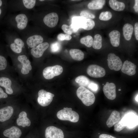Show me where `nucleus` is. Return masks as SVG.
<instances>
[{
    "label": "nucleus",
    "instance_id": "obj_1",
    "mask_svg": "<svg viewBox=\"0 0 138 138\" xmlns=\"http://www.w3.org/2000/svg\"><path fill=\"white\" fill-rule=\"evenodd\" d=\"M30 11H22L14 14H8L6 15L2 23L5 24L9 29H14L20 35L29 26L28 24L32 14Z\"/></svg>",
    "mask_w": 138,
    "mask_h": 138
},
{
    "label": "nucleus",
    "instance_id": "obj_2",
    "mask_svg": "<svg viewBox=\"0 0 138 138\" xmlns=\"http://www.w3.org/2000/svg\"><path fill=\"white\" fill-rule=\"evenodd\" d=\"M21 38L28 48L35 47L43 42L44 38L42 36L36 33L33 27L29 26L20 35Z\"/></svg>",
    "mask_w": 138,
    "mask_h": 138
},
{
    "label": "nucleus",
    "instance_id": "obj_3",
    "mask_svg": "<svg viewBox=\"0 0 138 138\" xmlns=\"http://www.w3.org/2000/svg\"><path fill=\"white\" fill-rule=\"evenodd\" d=\"M5 40L10 50L16 53H21L25 45L17 33L15 31H8L5 32Z\"/></svg>",
    "mask_w": 138,
    "mask_h": 138
},
{
    "label": "nucleus",
    "instance_id": "obj_4",
    "mask_svg": "<svg viewBox=\"0 0 138 138\" xmlns=\"http://www.w3.org/2000/svg\"><path fill=\"white\" fill-rule=\"evenodd\" d=\"M36 0H10L8 1L7 11L14 12L32 10L36 5Z\"/></svg>",
    "mask_w": 138,
    "mask_h": 138
},
{
    "label": "nucleus",
    "instance_id": "obj_5",
    "mask_svg": "<svg viewBox=\"0 0 138 138\" xmlns=\"http://www.w3.org/2000/svg\"><path fill=\"white\" fill-rule=\"evenodd\" d=\"M76 94L83 103L87 106L91 105L95 102V97L94 94L85 87H79L77 89Z\"/></svg>",
    "mask_w": 138,
    "mask_h": 138
},
{
    "label": "nucleus",
    "instance_id": "obj_6",
    "mask_svg": "<svg viewBox=\"0 0 138 138\" xmlns=\"http://www.w3.org/2000/svg\"><path fill=\"white\" fill-rule=\"evenodd\" d=\"M57 118L63 120H68L73 122H76L79 120V116L76 112L72 110L71 108H64L58 111L56 114Z\"/></svg>",
    "mask_w": 138,
    "mask_h": 138
},
{
    "label": "nucleus",
    "instance_id": "obj_7",
    "mask_svg": "<svg viewBox=\"0 0 138 138\" xmlns=\"http://www.w3.org/2000/svg\"><path fill=\"white\" fill-rule=\"evenodd\" d=\"M63 70L62 67L60 65L48 66L43 69V75L45 79H50L55 76L60 75L63 72Z\"/></svg>",
    "mask_w": 138,
    "mask_h": 138
},
{
    "label": "nucleus",
    "instance_id": "obj_8",
    "mask_svg": "<svg viewBox=\"0 0 138 138\" xmlns=\"http://www.w3.org/2000/svg\"><path fill=\"white\" fill-rule=\"evenodd\" d=\"M37 101L41 106L45 107L49 105L51 102L54 96V94L42 89L38 93Z\"/></svg>",
    "mask_w": 138,
    "mask_h": 138
},
{
    "label": "nucleus",
    "instance_id": "obj_9",
    "mask_svg": "<svg viewBox=\"0 0 138 138\" xmlns=\"http://www.w3.org/2000/svg\"><path fill=\"white\" fill-rule=\"evenodd\" d=\"M107 61L108 67L110 70L118 71L121 69L123 65L122 61L119 57L115 54H108Z\"/></svg>",
    "mask_w": 138,
    "mask_h": 138
},
{
    "label": "nucleus",
    "instance_id": "obj_10",
    "mask_svg": "<svg viewBox=\"0 0 138 138\" xmlns=\"http://www.w3.org/2000/svg\"><path fill=\"white\" fill-rule=\"evenodd\" d=\"M87 74L91 77L99 78L103 77L106 73L105 70L101 66L97 65H89L87 69Z\"/></svg>",
    "mask_w": 138,
    "mask_h": 138
},
{
    "label": "nucleus",
    "instance_id": "obj_11",
    "mask_svg": "<svg viewBox=\"0 0 138 138\" xmlns=\"http://www.w3.org/2000/svg\"><path fill=\"white\" fill-rule=\"evenodd\" d=\"M45 136V138H64L63 131L53 126H49L46 128Z\"/></svg>",
    "mask_w": 138,
    "mask_h": 138
},
{
    "label": "nucleus",
    "instance_id": "obj_12",
    "mask_svg": "<svg viewBox=\"0 0 138 138\" xmlns=\"http://www.w3.org/2000/svg\"><path fill=\"white\" fill-rule=\"evenodd\" d=\"M103 90L105 95L108 99L113 100L116 98V87L114 83L107 82L104 85Z\"/></svg>",
    "mask_w": 138,
    "mask_h": 138
},
{
    "label": "nucleus",
    "instance_id": "obj_13",
    "mask_svg": "<svg viewBox=\"0 0 138 138\" xmlns=\"http://www.w3.org/2000/svg\"><path fill=\"white\" fill-rule=\"evenodd\" d=\"M86 19L81 16H75L72 19L70 25L73 32H77L80 28L84 29L86 24Z\"/></svg>",
    "mask_w": 138,
    "mask_h": 138
},
{
    "label": "nucleus",
    "instance_id": "obj_14",
    "mask_svg": "<svg viewBox=\"0 0 138 138\" xmlns=\"http://www.w3.org/2000/svg\"><path fill=\"white\" fill-rule=\"evenodd\" d=\"M59 17L57 13L54 12L50 13L45 15L43 19L44 24L49 28H53L57 24Z\"/></svg>",
    "mask_w": 138,
    "mask_h": 138
},
{
    "label": "nucleus",
    "instance_id": "obj_15",
    "mask_svg": "<svg viewBox=\"0 0 138 138\" xmlns=\"http://www.w3.org/2000/svg\"><path fill=\"white\" fill-rule=\"evenodd\" d=\"M49 44L47 42H43L35 47L31 49L30 53L32 56L36 58L41 57L44 52L48 48Z\"/></svg>",
    "mask_w": 138,
    "mask_h": 138
},
{
    "label": "nucleus",
    "instance_id": "obj_16",
    "mask_svg": "<svg viewBox=\"0 0 138 138\" xmlns=\"http://www.w3.org/2000/svg\"><path fill=\"white\" fill-rule=\"evenodd\" d=\"M21 134V130L16 126L5 129L2 132L3 137L7 138H19Z\"/></svg>",
    "mask_w": 138,
    "mask_h": 138
},
{
    "label": "nucleus",
    "instance_id": "obj_17",
    "mask_svg": "<svg viewBox=\"0 0 138 138\" xmlns=\"http://www.w3.org/2000/svg\"><path fill=\"white\" fill-rule=\"evenodd\" d=\"M17 59L22 65L21 70L22 73L23 74H28L32 70V67L27 56L24 54L20 55L18 56Z\"/></svg>",
    "mask_w": 138,
    "mask_h": 138
},
{
    "label": "nucleus",
    "instance_id": "obj_18",
    "mask_svg": "<svg viewBox=\"0 0 138 138\" xmlns=\"http://www.w3.org/2000/svg\"><path fill=\"white\" fill-rule=\"evenodd\" d=\"M13 108L8 106L0 108V122H4L9 119L13 114Z\"/></svg>",
    "mask_w": 138,
    "mask_h": 138
},
{
    "label": "nucleus",
    "instance_id": "obj_19",
    "mask_svg": "<svg viewBox=\"0 0 138 138\" xmlns=\"http://www.w3.org/2000/svg\"><path fill=\"white\" fill-rule=\"evenodd\" d=\"M136 65L130 61H125L121 68L122 72L124 73L129 76L134 75L136 73Z\"/></svg>",
    "mask_w": 138,
    "mask_h": 138
},
{
    "label": "nucleus",
    "instance_id": "obj_20",
    "mask_svg": "<svg viewBox=\"0 0 138 138\" xmlns=\"http://www.w3.org/2000/svg\"><path fill=\"white\" fill-rule=\"evenodd\" d=\"M12 81L9 78L4 76L0 77V86L4 88L6 93L11 94L13 91L11 87Z\"/></svg>",
    "mask_w": 138,
    "mask_h": 138
},
{
    "label": "nucleus",
    "instance_id": "obj_21",
    "mask_svg": "<svg viewBox=\"0 0 138 138\" xmlns=\"http://www.w3.org/2000/svg\"><path fill=\"white\" fill-rule=\"evenodd\" d=\"M18 118L17 119L16 122L19 126H21L23 127L29 126L31 124L30 120L27 117L26 113L24 111L21 112L19 114Z\"/></svg>",
    "mask_w": 138,
    "mask_h": 138
},
{
    "label": "nucleus",
    "instance_id": "obj_22",
    "mask_svg": "<svg viewBox=\"0 0 138 138\" xmlns=\"http://www.w3.org/2000/svg\"><path fill=\"white\" fill-rule=\"evenodd\" d=\"M109 36L111 44L114 47H117L119 45L120 33L117 30H113L109 34Z\"/></svg>",
    "mask_w": 138,
    "mask_h": 138
},
{
    "label": "nucleus",
    "instance_id": "obj_23",
    "mask_svg": "<svg viewBox=\"0 0 138 138\" xmlns=\"http://www.w3.org/2000/svg\"><path fill=\"white\" fill-rule=\"evenodd\" d=\"M120 119L119 112L116 110L113 111L107 121V125L108 128H110L118 122Z\"/></svg>",
    "mask_w": 138,
    "mask_h": 138
},
{
    "label": "nucleus",
    "instance_id": "obj_24",
    "mask_svg": "<svg viewBox=\"0 0 138 138\" xmlns=\"http://www.w3.org/2000/svg\"><path fill=\"white\" fill-rule=\"evenodd\" d=\"M123 33L125 39L127 40H130L131 39L133 31V27L132 25L126 23L123 28Z\"/></svg>",
    "mask_w": 138,
    "mask_h": 138
},
{
    "label": "nucleus",
    "instance_id": "obj_25",
    "mask_svg": "<svg viewBox=\"0 0 138 138\" xmlns=\"http://www.w3.org/2000/svg\"><path fill=\"white\" fill-rule=\"evenodd\" d=\"M8 1L6 0H0V25L2 23L7 12Z\"/></svg>",
    "mask_w": 138,
    "mask_h": 138
},
{
    "label": "nucleus",
    "instance_id": "obj_26",
    "mask_svg": "<svg viewBox=\"0 0 138 138\" xmlns=\"http://www.w3.org/2000/svg\"><path fill=\"white\" fill-rule=\"evenodd\" d=\"M105 3L104 0H94L88 3V8L91 9L96 10L102 9Z\"/></svg>",
    "mask_w": 138,
    "mask_h": 138
},
{
    "label": "nucleus",
    "instance_id": "obj_27",
    "mask_svg": "<svg viewBox=\"0 0 138 138\" xmlns=\"http://www.w3.org/2000/svg\"><path fill=\"white\" fill-rule=\"evenodd\" d=\"M109 4L112 9L117 11H122L125 7V4L123 3L116 0H109Z\"/></svg>",
    "mask_w": 138,
    "mask_h": 138
},
{
    "label": "nucleus",
    "instance_id": "obj_28",
    "mask_svg": "<svg viewBox=\"0 0 138 138\" xmlns=\"http://www.w3.org/2000/svg\"><path fill=\"white\" fill-rule=\"evenodd\" d=\"M70 54L74 60L80 61L84 58V54L80 50L76 49H71L70 51Z\"/></svg>",
    "mask_w": 138,
    "mask_h": 138
},
{
    "label": "nucleus",
    "instance_id": "obj_29",
    "mask_svg": "<svg viewBox=\"0 0 138 138\" xmlns=\"http://www.w3.org/2000/svg\"><path fill=\"white\" fill-rule=\"evenodd\" d=\"M75 81L80 86L88 87L91 81L87 77L80 75L76 77Z\"/></svg>",
    "mask_w": 138,
    "mask_h": 138
},
{
    "label": "nucleus",
    "instance_id": "obj_30",
    "mask_svg": "<svg viewBox=\"0 0 138 138\" xmlns=\"http://www.w3.org/2000/svg\"><path fill=\"white\" fill-rule=\"evenodd\" d=\"M2 46L0 44V71L5 70L7 66V61L3 52Z\"/></svg>",
    "mask_w": 138,
    "mask_h": 138
},
{
    "label": "nucleus",
    "instance_id": "obj_31",
    "mask_svg": "<svg viewBox=\"0 0 138 138\" xmlns=\"http://www.w3.org/2000/svg\"><path fill=\"white\" fill-rule=\"evenodd\" d=\"M102 37L99 34H96L94 36L92 45L93 48L96 49H99L102 47Z\"/></svg>",
    "mask_w": 138,
    "mask_h": 138
},
{
    "label": "nucleus",
    "instance_id": "obj_32",
    "mask_svg": "<svg viewBox=\"0 0 138 138\" xmlns=\"http://www.w3.org/2000/svg\"><path fill=\"white\" fill-rule=\"evenodd\" d=\"M93 40V38L91 36L88 35L80 39V42L87 47L89 48L92 46Z\"/></svg>",
    "mask_w": 138,
    "mask_h": 138
},
{
    "label": "nucleus",
    "instance_id": "obj_33",
    "mask_svg": "<svg viewBox=\"0 0 138 138\" xmlns=\"http://www.w3.org/2000/svg\"><path fill=\"white\" fill-rule=\"evenodd\" d=\"M112 17V14L110 11L103 12L100 13L99 19L101 20L107 21L110 19Z\"/></svg>",
    "mask_w": 138,
    "mask_h": 138
},
{
    "label": "nucleus",
    "instance_id": "obj_34",
    "mask_svg": "<svg viewBox=\"0 0 138 138\" xmlns=\"http://www.w3.org/2000/svg\"><path fill=\"white\" fill-rule=\"evenodd\" d=\"M50 50L52 53L59 52L61 49V45L58 42L56 41L52 43L50 45Z\"/></svg>",
    "mask_w": 138,
    "mask_h": 138
},
{
    "label": "nucleus",
    "instance_id": "obj_35",
    "mask_svg": "<svg viewBox=\"0 0 138 138\" xmlns=\"http://www.w3.org/2000/svg\"><path fill=\"white\" fill-rule=\"evenodd\" d=\"M80 16L86 19H93L95 18V16L90 12L87 10H83L81 11L80 13Z\"/></svg>",
    "mask_w": 138,
    "mask_h": 138
},
{
    "label": "nucleus",
    "instance_id": "obj_36",
    "mask_svg": "<svg viewBox=\"0 0 138 138\" xmlns=\"http://www.w3.org/2000/svg\"><path fill=\"white\" fill-rule=\"evenodd\" d=\"M95 25L94 21L91 19H86V25L84 29L86 30H90L93 28Z\"/></svg>",
    "mask_w": 138,
    "mask_h": 138
},
{
    "label": "nucleus",
    "instance_id": "obj_37",
    "mask_svg": "<svg viewBox=\"0 0 138 138\" xmlns=\"http://www.w3.org/2000/svg\"><path fill=\"white\" fill-rule=\"evenodd\" d=\"M126 126L120 120L114 126V130L117 132H119L123 129Z\"/></svg>",
    "mask_w": 138,
    "mask_h": 138
},
{
    "label": "nucleus",
    "instance_id": "obj_38",
    "mask_svg": "<svg viewBox=\"0 0 138 138\" xmlns=\"http://www.w3.org/2000/svg\"><path fill=\"white\" fill-rule=\"evenodd\" d=\"M57 39L60 41L64 40H69L72 38V37L70 35L67 34L61 33L59 34L57 37Z\"/></svg>",
    "mask_w": 138,
    "mask_h": 138
},
{
    "label": "nucleus",
    "instance_id": "obj_39",
    "mask_svg": "<svg viewBox=\"0 0 138 138\" xmlns=\"http://www.w3.org/2000/svg\"><path fill=\"white\" fill-rule=\"evenodd\" d=\"M61 28L63 30L66 34L70 35L73 33L70 26L63 24Z\"/></svg>",
    "mask_w": 138,
    "mask_h": 138
},
{
    "label": "nucleus",
    "instance_id": "obj_40",
    "mask_svg": "<svg viewBox=\"0 0 138 138\" xmlns=\"http://www.w3.org/2000/svg\"><path fill=\"white\" fill-rule=\"evenodd\" d=\"M88 87L93 91H97L98 88V86L96 83L91 81Z\"/></svg>",
    "mask_w": 138,
    "mask_h": 138
},
{
    "label": "nucleus",
    "instance_id": "obj_41",
    "mask_svg": "<svg viewBox=\"0 0 138 138\" xmlns=\"http://www.w3.org/2000/svg\"><path fill=\"white\" fill-rule=\"evenodd\" d=\"M8 97V95L5 93L3 89L0 87V99H5Z\"/></svg>",
    "mask_w": 138,
    "mask_h": 138
},
{
    "label": "nucleus",
    "instance_id": "obj_42",
    "mask_svg": "<svg viewBox=\"0 0 138 138\" xmlns=\"http://www.w3.org/2000/svg\"><path fill=\"white\" fill-rule=\"evenodd\" d=\"M134 30L136 40H138V23H136L134 25Z\"/></svg>",
    "mask_w": 138,
    "mask_h": 138
},
{
    "label": "nucleus",
    "instance_id": "obj_43",
    "mask_svg": "<svg viewBox=\"0 0 138 138\" xmlns=\"http://www.w3.org/2000/svg\"><path fill=\"white\" fill-rule=\"evenodd\" d=\"M99 138H116L115 137L112 136L111 135L105 134H100L99 137Z\"/></svg>",
    "mask_w": 138,
    "mask_h": 138
},
{
    "label": "nucleus",
    "instance_id": "obj_44",
    "mask_svg": "<svg viewBox=\"0 0 138 138\" xmlns=\"http://www.w3.org/2000/svg\"><path fill=\"white\" fill-rule=\"evenodd\" d=\"M135 4L133 7V8L135 11L138 13V0H135Z\"/></svg>",
    "mask_w": 138,
    "mask_h": 138
},
{
    "label": "nucleus",
    "instance_id": "obj_45",
    "mask_svg": "<svg viewBox=\"0 0 138 138\" xmlns=\"http://www.w3.org/2000/svg\"><path fill=\"white\" fill-rule=\"evenodd\" d=\"M138 94H137V95L136 96V97H135V98L136 101H137V102H138Z\"/></svg>",
    "mask_w": 138,
    "mask_h": 138
},
{
    "label": "nucleus",
    "instance_id": "obj_46",
    "mask_svg": "<svg viewBox=\"0 0 138 138\" xmlns=\"http://www.w3.org/2000/svg\"><path fill=\"white\" fill-rule=\"evenodd\" d=\"M121 89H119V90H119V91H121Z\"/></svg>",
    "mask_w": 138,
    "mask_h": 138
},
{
    "label": "nucleus",
    "instance_id": "obj_47",
    "mask_svg": "<svg viewBox=\"0 0 138 138\" xmlns=\"http://www.w3.org/2000/svg\"><path fill=\"white\" fill-rule=\"evenodd\" d=\"M103 85H104V84H102Z\"/></svg>",
    "mask_w": 138,
    "mask_h": 138
}]
</instances>
